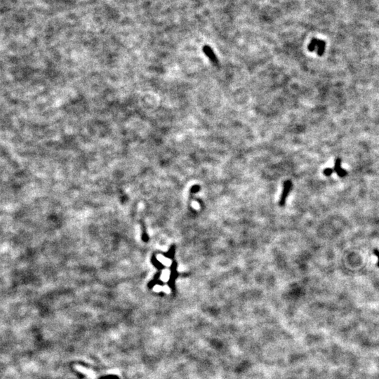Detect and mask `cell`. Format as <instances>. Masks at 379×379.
<instances>
[{"label": "cell", "mask_w": 379, "mask_h": 379, "mask_svg": "<svg viewBox=\"0 0 379 379\" xmlns=\"http://www.w3.org/2000/svg\"><path fill=\"white\" fill-rule=\"evenodd\" d=\"M202 50H203V52L205 54V55H206V56L209 58L211 61L214 64H216V63H218V59H217V56H216V54H214L212 49L209 46H204L203 48H202Z\"/></svg>", "instance_id": "1"}, {"label": "cell", "mask_w": 379, "mask_h": 379, "mask_svg": "<svg viewBox=\"0 0 379 379\" xmlns=\"http://www.w3.org/2000/svg\"><path fill=\"white\" fill-rule=\"evenodd\" d=\"M341 160L339 158L336 159V160L335 161V164H334V172H335L338 174V176H340V177L343 178L344 176H346L347 175V172L346 170H344L343 169L341 168Z\"/></svg>", "instance_id": "2"}, {"label": "cell", "mask_w": 379, "mask_h": 379, "mask_svg": "<svg viewBox=\"0 0 379 379\" xmlns=\"http://www.w3.org/2000/svg\"><path fill=\"white\" fill-rule=\"evenodd\" d=\"M325 46L326 43L323 40H318V44L317 47V55L320 56H322L325 53Z\"/></svg>", "instance_id": "3"}, {"label": "cell", "mask_w": 379, "mask_h": 379, "mask_svg": "<svg viewBox=\"0 0 379 379\" xmlns=\"http://www.w3.org/2000/svg\"><path fill=\"white\" fill-rule=\"evenodd\" d=\"M318 40L317 39H313L311 41V42L310 43V44L308 45V50L310 51H314L315 49H317V44H318Z\"/></svg>", "instance_id": "4"}, {"label": "cell", "mask_w": 379, "mask_h": 379, "mask_svg": "<svg viewBox=\"0 0 379 379\" xmlns=\"http://www.w3.org/2000/svg\"><path fill=\"white\" fill-rule=\"evenodd\" d=\"M334 172V169H330V168H328V169H326L325 171H324V174H325L326 176H331Z\"/></svg>", "instance_id": "5"}, {"label": "cell", "mask_w": 379, "mask_h": 379, "mask_svg": "<svg viewBox=\"0 0 379 379\" xmlns=\"http://www.w3.org/2000/svg\"><path fill=\"white\" fill-rule=\"evenodd\" d=\"M374 253L375 255L376 256V257H377V258H378V263H377V265H378V267L379 268V250H378V249H376H376H374Z\"/></svg>", "instance_id": "6"}]
</instances>
